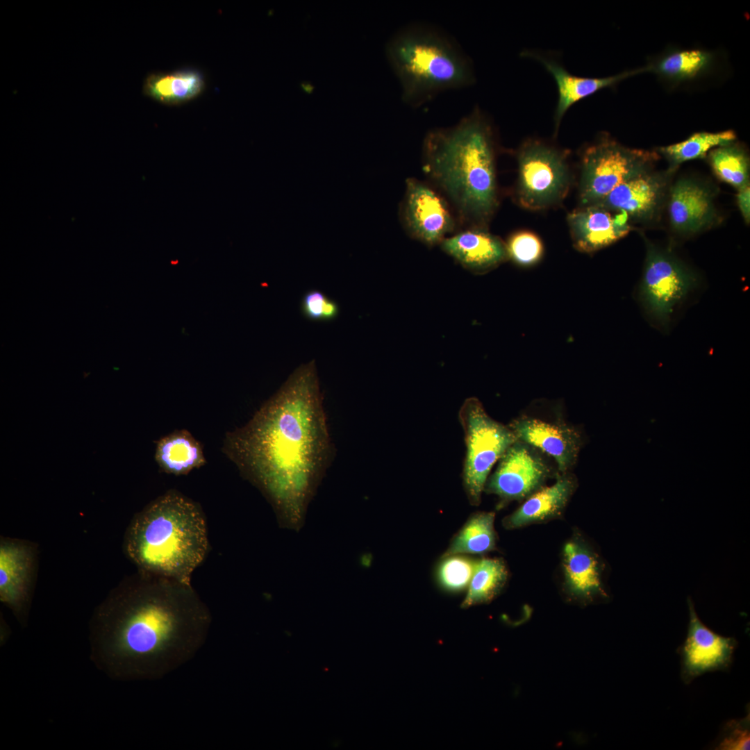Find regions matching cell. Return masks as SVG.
<instances>
[{
  "instance_id": "1",
  "label": "cell",
  "mask_w": 750,
  "mask_h": 750,
  "mask_svg": "<svg viewBox=\"0 0 750 750\" xmlns=\"http://www.w3.org/2000/svg\"><path fill=\"white\" fill-rule=\"evenodd\" d=\"M227 456L297 529L335 455L315 360L299 366L243 427L227 435Z\"/></svg>"
},
{
  "instance_id": "2",
  "label": "cell",
  "mask_w": 750,
  "mask_h": 750,
  "mask_svg": "<svg viewBox=\"0 0 750 750\" xmlns=\"http://www.w3.org/2000/svg\"><path fill=\"white\" fill-rule=\"evenodd\" d=\"M96 619L91 658L122 680L158 678L180 667L204 643L210 622L191 585L159 576L117 594Z\"/></svg>"
},
{
  "instance_id": "3",
  "label": "cell",
  "mask_w": 750,
  "mask_h": 750,
  "mask_svg": "<svg viewBox=\"0 0 750 750\" xmlns=\"http://www.w3.org/2000/svg\"><path fill=\"white\" fill-rule=\"evenodd\" d=\"M422 169L461 228H488L499 204L496 144L490 122L478 107L456 124L427 133Z\"/></svg>"
},
{
  "instance_id": "4",
  "label": "cell",
  "mask_w": 750,
  "mask_h": 750,
  "mask_svg": "<svg viewBox=\"0 0 750 750\" xmlns=\"http://www.w3.org/2000/svg\"><path fill=\"white\" fill-rule=\"evenodd\" d=\"M208 546L201 510L174 492L159 497L138 515L126 540L129 556L142 569L188 585Z\"/></svg>"
},
{
  "instance_id": "5",
  "label": "cell",
  "mask_w": 750,
  "mask_h": 750,
  "mask_svg": "<svg viewBox=\"0 0 750 750\" xmlns=\"http://www.w3.org/2000/svg\"><path fill=\"white\" fill-rule=\"evenodd\" d=\"M385 52L400 83L401 98L413 108L476 81L471 59L453 38L433 25L405 26L390 38Z\"/></svg>"
},
{
  "instance_id": "6",
  "label": "cell",
  "mask_w": 750,
  "mask_h": 750,
  "mask_svg": "<svg viewBox=\"0 0 750 750\" xmlns=\"http://www.w3.org/2000/svg\"><path fill=\"white\" fill-rule=\"evenodd\" d=\"M459 420L466 446L463 484L470 503L478 506L492 468L517 438L508 425L492 418L475 397L463 402Z\"/></svg>"
},
{
  "instance_id": "7",
  "label": "cell",
  "mask_w": 750,
  "mask_h": 750,
  "mask_svg": "<svg viewBox=\"0 0 750 750\" xmlns=\"http://www.w3.org/2000/svg\"><path fill=\"white\" fill-rule=\"evenodd\" d=\"M658 152L625 147L608 135L588 146L581 155L579 198L582 206L596 204L615 187L649 171Z\"/></svg>"
},
{
  "instance_id": "8",
  "label": "cell",
  "mask_w": 750,
  "mask_h": 750,
  "mask_svg": "<svg viewBox=\"0 0 750 750\" xmlns=\"http://www.w3.org/2000/svg\"><path fill=\"white\" fill-rule=\"evenodd\" d=\"M517 202L523 208L540 210L560 203L571 183L567 153L540 140L530 139L517 153Z\"/></svg>"
},
{
  "instance_id": "9",
  "label": "cell",
  "mask_w": 750,
  "mask_h": 750,
  "mask_svg": "<svg viewBox=\"0 0 750 750\" xmlns=\"http://www.w3.org/2000/svg\"><path fill=\"white\" fill-rule=\"evenodd\" d=\"M559 474L553 460L533 446L517 439L498 460L484 490L501 503L526 499Z\"/></svg>"
},
{
  "instance_id": "10",
  "label": "cell",
  "mask_w": 750,
  "mask_h": 750,
  "mask_svg": "<svg viewBox=\"0 0 750 750\" xmlns=\"http://www.w3.org/2000/svg\"><path fill=\"white\" fill-rule=\"evenodd\" d=\"M693 274L674 256L647 242L640 298L648 315L667 326L676 304L693 287Z\"/></svg>"
},
{
  "instance_id": "11",
  "label": "cell",
  "mask_w": 750,
  "mask_h": 750,
  "mask_svg": "<svg viewBox=\"0 0 750 750\" xmlns=\"http://www.w3.org/2000/svg\"><path fill=\"white\" fill-rule=\"evenodd\" d=\"M400 217L410 236L428 246L440 244L461 229L448 201L430 183L415 178L406 181Z\"/></svg>"
},
{
  "instance_id": "12",
  "label": "cell",
  "mask_w": 750,
  "mask_h": 750,
  "mask_svg": "<svg viewBox=\"0 0 750 750\" xmlns=\"http://www.w3.org/2000/svg\"><path fill=\"white\" fill-rule=\"evenodd\" d=\"M690 621L686 638L679 648L681 678L685 684L706 672L726 671L733 660L738 641L719 635L701 622L688 599Z\"/></svg>"
},
{
  "instance_id": "13",
  "label": "cell",
  "mask_w": 750,
  "mask_h": 750,
  "mask_svg": "<svg viewBox=\"0 0 750 750\" xmlns=\"http://www.w3.org/2000/svg\"><path fill=\"white\" fill-rule=\"evenodd\" d=\"M517 439L538 449L550 457L559 473L571 472L583 445L578 428L562 421H547L522 416L509 425Z\"/></svg>"
},
{
  "instance_id": "14",
  "label": "cell",
  "mask_w": 750,
  "mask_h": 750,
  "mask_svg": "<svg viewBox=\"0 0 750 750\" xmlns=\"http://www.w3.org/2000/svg\"><path fill=\"white\" fill-rule=\"evenodd\" d=\"M629 219L624 212L600 204L583 206L567 216L574 246L584 253L597 251L626 236L631 229Z\"/></svg>"
},
{
  "instance_id": "15",
  "label": "cell",
  "mask_w": 750,
  "mask_h": 750,
  "mask_svg": "<svg viewBox=\"0 0 750 750\" xmlns=\"http://www.w3.org/2000/svg\"><path fill=\"white\" fill-rule=\"evenodd\" d=\"M523 55L540 62L556 83L558 98L554 112L556 134L562 119L572 105L600 90L613 86L630 76L648 71L647 67H645L607 77H581L570 74L561 63L551 56L531 51H524Z\"/></svg>"
},
{
  "instance_id": "16",
  "label": "cell",
  "mask_w": 750,
  "mask_h": 750,
  "mask_svg": "<svg viewBox=\"0 0 750 750\" xmlns=\"http://www.w3.org/2000/svg\"><path fill=\"white\" fill-rule=\"evenodd\" d=\"M442 249L466 269L489 272L508 257L506 243L488 228H464L444 238Z\"/></svg>"
},
{
  "instance_id": "17",
  "label": "cell",
  "mask_w": 750,
  "mask_h": 750,
  "mask_svg": "<svg viewBox=\"0 0 750 750\" xmlns=\"http://www.w3.org/2000/svg\"><path fill=\"white\" fill-rule=\"evenodd\" d=\"M666 185L663 176L649 170L619 184L596 204L624 212L629 219L648 220L658 211Z\"/></svg>"
},
{
  "instance_id": "18",
  "label": "cell",
  "mask_w": 750,
  "mask_h": 750,
  "mask_svg": "<svg viewBox=\"0 0 750 750\" xmlns=\"http://www.w3.org/2000/svg\"><path fill=\"white\" fill-rule=\"evenodd\" d=\"M668 212L674 229L685 234L703 229L715 216L710 191L690 179H681L671 188Z\"/></svg>"
},
{
  "instance_id": "19",
  "label": "cell",
  "mask_w": 750,
  "mask_h": 750,
  "mask_svg": "<svg viewBox=\"0 0 750 750\" xmlns=\"http://www.w3.org/2000/svg\"><path fill=\"white\" fill-rule=\"evenodd\" d=\"M556 478L553 485L536 491L505 517L503 526L517 528L560 516L576 489L577 479L571 472L559 473Z\"/></svg>"
},
{
  "instance_id": "20",
  "label": "cell",
  "mask_w": 750,
  "mask_h": 750,
  "mask_svg": "<svg viewBox=\"0 0 750 750\" xmlns=\"http://www.w3.org/2000/svg\"><path fill=\"white\" fill-rule=\"evenodd\" d=\"M205 88L203 75L198 69L152 72L144 80L143 94L163 104L178 105L199 95Z\"/></svg>"
},
{
  "instance_id": "21",
  "label": "cell",
  "mask_w": 750,
  "mask_h": 750,
  "mask_svg": "<svg viewBox=\"0 0 750 750\" xmlns=\"http://www.w3.org/2000/svg\"><path fill=\"white\" fill-rule=\"evenodd\" d=\"M562 565L566 587L573 596L590 599L601 592L598 560L584 545L568 542L563 548Z\"/></svg>"
},
{
  "instance_id": "22",
  "label": "cell",
  "mask_w": 750,
  "mask_h": 750,
  "mask_svg": "<svg viewBox=\"0 0 750 750\" xmlns=\"http://www.w3.org/2000/svg\"><path fill=\"white\" fill-rule=\"evenodd\" d=\"M155 458L165 472L187 474L206 460L201 444L187 431H176L157 443Z\"/></svg>"
},
{
  "instance_id": "23",
  "label": "cell",
  "mask_w": 750,
  "mask_h": 750,
  "mask_svg": "<svg viewBox=\"0 0 750 750\" xmlns=\"http://www.w3.org/2000/svg\"><path fill=\"white\" fill-rule=\"evenodd\" d=\"M714 55L699 49L667 53L647 66L648 71L672 84L692 81L706 73L714 64Z\"/></svg>"
},
{
  "instance_id": "24",
  "label": "cell",
  "mask_w": 750,
  "mask_h": 750,
  "mask_svg": "<svg viewBox=\"0 0 750 750\" xmlns=\"http://www.w3.org/2000/svg\"><path fill=\"white\" fill-rule=\"evenodd\" d=\"M28 557L25 549L14 543L3 542L0 547V599L17 608L26 595Z\"/></svg>"
},
{
  "instance_id": "25",
  "label": "cell",
  "mask_w": 750,
  "mask_h": 750,
  "mask_svg": "<svg viewBox=\"0 0 750 750\" xmlns=\"http://www.w3.org/2000/svg\"><path fill=\"white\" fill-rule=\"evenodd\" d=\"M495 513L481 512L473 515L453 538L443 556L483 553L495 549Z\"/></svg>"
},
{
  "instance_id": "26",
  "label": "cell",
  "mask_w": 750,
  "mask_h": 750,
  "mask_svg": "<svg viewBox=\"0 0 750 750\" xmlns=\"http://www.w3.org/2000/svg\"><path fill=\"white\" fill-rule=\"evenodd\" d=\"M505 563L498 558L477 561L462 608L488 603L503 588L508 579Z\"/></svg>"
},
{
  "instance_id": "27",
  "label": "cell",
  "mask_w": 750,
  "mask_h": 750,
  "mask_svg": "<svg viewBox=\"0 0 750 750\" xmlns=\"http://www.w3.org/2000/svg\"><path fill=\"white\" fill-rule=\"evenodd\" d=\"M736 138V134L732 130L717 133L699 132L678 143L660 147L658 152L668 160L672 169H674L684 162L703 158L712 149L735 142Z\"/></svg>"
},
{
  "instance_id": "28",
  "label": "cell",
  "mask_w": 750,
  "mask_h": 750,
  "mask_svg": "<svg viewBox=\"0 0 750 750\" xmlns=\"http://www.w3.org/2000/svg\"><path fill=\"white\" fill-rule=\"evenodd\" d=\"M709 162L722 181L737 190L749 184V159L745 149L733 142L710 150Z\"/></svg>"
},
{
  "instance_id": "29",
  "label": "cell",
  "mask_w": 750,
  "mask_h": 750,
  "mask_svg": "<svg viewBox=\"0 0 750 750\" xmlns=\"http://www.w3.org/2000/svg\"><path fill=\"white\" fill-rule=\"evenodd\" d=\"M476 562L460 554L442 557L438 568V579L440 586L449 592H457L468 588Z\"/></svg>"
},
{
  "instance_id": "30",
  "label": "cell",
  "mask_w": 750,
  "mask_h": 750,
  "mask_svg": "<svg viewBox=\"0 0 750 750\" xmlns=\"http://www.w3.org/2000/svg\"><path fill=\"white\" fill-rule=\"evenodd\" d=\"M508 258L520 266H531L541 259L544 247L533 232L519 231L512 234L506 243Z\"/></svg>"
},
{
  "instance_id": "31",
  "label": "cell",
  "mask_w": 750,
  "mask_h": 750,
  "mask_svg": "<svg viewBox=\"0 0 750 750\" xmlns=\"http://www.w3.org/2000/svg\"><path fill=\"white\" fill-rule=\"evenodd\" d=\"M749 712L744 717L728 721L722 727L715 745V749H749Z\"/></svg>"
},
{
  "instance_id": "32",
  "label": "cell",
  "mask_w": 750,
  "mask_h": 750,
  "mask_svg": "<svg viewBox=\"0 0 750 750\" xmlns=\"http://www.w3.org/2000/svg\"><path fill=\"white\" fill-rule=\"evenodd\" d=\"M325 297L326 296L317 290L307 292L301 300V308L303 315L310 320H321Z\"/></svg>"
},
{
  "instance_id": "33",
  "label": "cell",
  "mask_w": 750,
  "mask_h": 750,
  "mask_svg": "<svg viewBox=\"0 0 750 750\" xmlns=\"http://www.w3.org/2000/svg\"><path fill=\"white\" fill-rule=\"evenodd\" d=\"M737 203L742 216L747 224L750 221V187L749 184L738 190Z\"/></svg>"
},
{
  "instance_id": "34",
  "label": "cell",
  "mask_w": 750,
  "mask_h": 750,
  "mask_svg": "<svg viewBox=\"0 0 750 750\" xmlns=\"http://www.w3.org/2000/svg\"><path fill=\"white\" fill-rule=\"evenodd\" d=\"M339 311V306L336 301L326 297L323 305L321 320L323 322L331 321L338 317Z\"/></svg>"
}]
</instances>
